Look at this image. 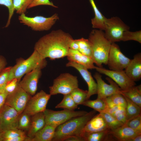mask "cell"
I'll return each instance as SVG.
<instances>
[{"mask_svg": "<svg viewBox=\"0 0 141 141\" xmlns=\"http://www.w3.org/2000/svg\"><path fill=\"white\" fill-rule=\"evenodd\" d=\"M107 108L115 106H119L126 109L127 103L124 96L120 93H116L108 96L104 99Z\"/></svg>", "mask_w": 141, "mask_h": 141, "instance_id": "obj_25", "label": "cell"}, {"mask_svg": "<svg viewBox=\"0 0 141 141\" xmlns=\"http://www.w3.org/2000/svg\"><path fill=\"white\" fill-rule=\"evenodd\" d=\"M13 1V0H0V5L6 7L9 11L8 18L5 27H7L10 25L11 19L15 11Z\"/></svg>", "mask_w": 141, "mask_h": 141, "instance_id": "obj_39", "label": "cell"}, {"mask_svg": "<svg viewBox=\"0 0 141 141\" xmlns=\"http://www.w3.org/2000/svg\"><path fill=\"white\" fill-rule=\"evenodd\" d=\"M31 116V125L27 134V136L31 139L46 124L43 112L39 113Z\"/></svg>", "mask_w": 141, "mask_h": 141, "instance_id": "obj_21", "label": "cell"}, {"mask_svg": "<svg viewBox=\"0 0 141 141\" xmlns=\"http://www.w3.org/2000/svg\"><path fill=\"white\" fill-rule=\"evenodd\" d=\"M66 141H85L84 138L80 136H75L69 137L66 139Z\"/></svg>", "mask_w": 141, "mask_h": 141, "instance_id": "obj_45", "label": "cell"}, {"mask_svg": "<svg viewBox=\"0 0 141 141\" xmlns=\"http://www.w3.org/2000/svg\"><path fill=\"white\" fill-rule=\"evenodd\" d=\"M31 116L23 112L20 114L18 120L17 128L24 131H27L31 125Z\"/></svg>", "mask_w": 141, "mask_h": 141, "instance_id": "obj_31", "label": "cell"}, {"mask_svg": "<svg viewBox=\"0 0 141 141\" xmlns=\"http://www.w3.org/2000/svg\"><path fill=\"white\" fill-rule=\"evenodd\" d=\"M109 134L115 141H128L139 134L133 129L124 124L119 127L109 130Z\"/></svg>", "mask_w": 141, "mask_h": 141, "instance_id": "obj_19", "label": "cell"}, {"mask_svg": "<svg viewBox=\"0 0 141 141\" xmlns=\"http://www.w3.org/2000/svg\"><path fill=\"white\" fill-rule=\"evenodd\" d=\"M76 40L79 46L78 51L92 59L91 48L88 39L82 38Z\"/></svg>", "mask_w": 141, "mask_h": 141, "instance_id": "obj_30", "label": "cell"}, {"mask_svg": "<svg viewBox=\"0 0 141 141\" xmlns=\"http://www.w3.org/2000/svg\"><path fill=\"white\" fill-rule=\"evenodd\" d=\"M31 97L18 85L13 92L8 95L5 104L13 108L20 114L24 111Z\"/></svg>", "mask_w": 141, "mask_h": 141, "instance_id": "obj_10", "label": "cell"}, {"mask_svg": "<svg viewBox=\"0 0 141 141\" xmlns=\"http://www.w3.org/2000/svg\"><path fill=\"white\" fill-rule=\"evenodd\" d=\"M96 111L93 110L85 115L73 118L58 126L56 128L52 141H64L69 137L75 136L84 138V128L87 122L96 115Z\"/></svg>", "mask_w": 141, "mask_h": 141, "instance_id": "obj_2", "label": "cell"}, {"mask_svg": "<svg viewBox=\"0 0 141 141\" xmlns=\"http://www.w3.org/2000/svg\"><path fill=\"white\" fill-rule=\"evenodd\" d=\"M110 130L103 116L100 113L95 115L85 125L83 132L84 138L91 133Z\"/></svg>", "mask_w": 141, "mask_h": 141, "instance_id": "obj_17", "label": "cell"}, {"mask_svg": "<svg viewBox=\"0 0 141 141\" xmlns=\"http://www.w3.org/2000/svg\"><path fill=\"white\" fill-rule=\"evenodd\" d=\"M8 95L5 92L0 93V111L5 104Z\"/></svg>", "mask_w": 141, "mask_h": 141, "instance_id": "obj_43", "label": "cell"}, {"mask_svg": "<svg viewBox=\"0 0 141 141\" xmlns=\"http://www.w3.org/2000/svg\"><path fill=\"white\" fill-rule=\"evenodd\" d=\"M69 48L73 50H78L79 46L76 39H72L70 43Z\"/></svg>", "mask_w": 141, "mask_h": 141, "instance_id": "obj_44", "label": "cell"}, {"mask_svg": "<svg viewBox=\"0 0 141 141\" xmlns=\"http://www.w3.org/2000/svg\"><path fill=\"white\" fill-rule=\"evenodd\" d=\"M33 96L30 98L23 111L31 116L43 112L46 109L51 95L41 90Z\"/></svg>", "mask_w": 141, "mask_h": 141, "instance_id": "obj_12", "label": "cell"}, {"mask_svg": "<svg viewBox=\"0 0 141 141\" xmlns=\"http://www.w3.org/2000/svg\"><path fill=\"white\" fill-rule=\"evenodd\" d=\"M99 113L104 118L110 130L115 129L124 124L118 121L113 116L108 113L102 112Z\"/></svg>", "mask_w": 141, "mask_h": 141, "instance_id": "obj_34", "label": "cell"}, {"mask_svg": "<svg viewBox=\"0 0 141 141\" xmlns=\"http://www.w3.org/2000/svg\"><path fill=\"white\" fill-rule=\"evenodd\" d=\"M139 134H141V114L127 121L125 124Z\"/></svg>", "mask_w": 141, "mask_h": 141, "instance_id": "obj_36", "label": "cell"}, {"mask_svg": "<svg viewBox=\"0 0 141 141\" xmlns=\"http://www.w3.org/2000/svg\"><path fill=\"white\" fill-rule=\"evenodd\" d=\"M56 127L45 125L31 139L30 141H51L54 137Z\"/></svg>", "mask_w": 141, "mask_h": 141, "instance_id": "obj_22", "label": "cell"}, {"mask_svg": "<svg viewBox=\"0 0 141 141\" xmlns=\"http://www.w3.org/2000/svg\"><path fill=\"white\" fill-rule=\"evenodd\" d=\"M11 66L5 67L0 72V93L5 92V89L8 81Z\"/></svg>", "mask_w": 141, "mask_h": 141, "instance_id": "obj_37", "label": "cell"}, {"mask_svg": "<svg viewBox=\"0 0 141 141\" xmlns=\"http://www.w3.org/2000/svg\"><path fill=\"white\" fill-rule=\"evenodd\" d=\"M19 81L16 78L8 81L5 86L4 92L8 94L13 92L18 86Z\"/></svg>", "mask_w": 141, "mask_h": 141, "instance_id": "obj_41", "label": "cell"}, {"mask_svg": "<svg viewBox=\"0 0 141 141\" xmlns=\"http://www.w3.org/2000/svg\"><path fill=\"white\" fill-rule=\"evenodd\" d=\"M3 131L2 130L1 127V122H0V133L1 132H3Z\"/></svg>", "mask_w": 141, "mask_h": 141, "instance_id": "obj_49", "label": "cell"}, {"mask_svg": "<svg viewBox=\"0 0 141 141\" xmlns=\"http://www.w3.org/2000/svg\"><path fill=\"white\" fill-rule=\"evenodd\" d=\"M93 9L95 16L91 20L92 27L104 30L105 22L106 18L101 12L97 8L93 0H89Z\"/></svg>", "mask_w": 141, "mask_h": 141, "instance_id": "obj_23", "label": "cell"}, {"mask_svg": "<svg viewBox=\"0 0 141 141\" xmlns=\"http://www.w3.org/2000/svg\"><path fill=\"white\" fill-rule=\"evenodd\" d=\"M95 69L99 73L111 79L119 86L122 91H126L136 85L135 81L128 77L124 70H113L95 66Z\"/></svg>", "mask_w": 141, "mask_h": 141, "instance_id": "obj_9", "label": "cell"}, {"mask_svg": "<svg viewBox=\"0 0 141 141\" xmlns=\"http://www.w3.org/2000/svg\"><path fill=\"white\" fill-rule=\"evenodd\" d=\"M78 105L74 102L70 93L64 95L62 100L56 105L55 108L74 110L77 108Z\"/></svg>", "mask_w": 141, "mask_h": 141, "instance_id": "obj_29", "label": "cell"}, {"mask_svg": "<svg viewBox=\"0 0 141 141\" xmlns=\"http://www.w3.org/2000/svg\"><path fill=\"white\" fill-rule=\"evenodd\" d=\"M25 134V132L24 131L18 128L3 131L2 133L3 141H7L10 139Z\"/></svg>", "mask_w": 141, "mask_h": 141, "instance_id": "obj_38", "label": "cell"}, {"mask_svg": "<svg viewBox=\"0 0 141 141\" xmlns=\"http://www.w3.org/2000/svg\"><path fill=\"white\" fill-rule=\"evenodd\" d=\"M20 114L14 108L5 104L0 111V120L3 131L17 128Z\"/></svg>", "mask_w": 141, "mask_h": 141, "instance_id": "obj_14", "label": "cell"}, {"mask_svg": "<svg viewBox=\"0 0 141 141\" xmlns=\"http://www.w3.org/2000/svg\"><path fill=\"white\" fill-rule=\"evenodd\" d=\"M7 64L5 59L3 57L0 56V72L5 67Z\"/></svg>", "mask_w": 141, "mask_h": 141, "instance_id": "obj_46", "label": "cell"}, {"mask_svg": "<svg viewBox=\"0 0 141 141\" xmlns=\"http://www.w3.org/2000/svg\"><path fill=\"white\" fill-rule=\"evenodd\" d=\"M93 76L97 84V98L104 99L115 94H121L122 90L109 77H107L106 78L110 84H108L102 79V75L99 73H96Z\"/></svg>", "mask_w": 141, "mask_h": 141, "instance_id": "obj_13", "label": "cell"}, {"mask_svg": "<svg viewBox=\"0 0 141 141\" xmlns=\"http://www.w3.org/2000/svg\"><path fill=\"white\" fill-rule=\"evenodd\" d=\"M47 64L46 59L34 50L31 55L26 59L22 58L17 59L16 64L11 66L8 81L14 78H16L20 81L24 75L36 69H42Z\"/></svg>", "mask_w": 141, "mask_h": 141, "instance_id": "obj_4", "label": "cell"}, {"mask_svg": "<svg viewBox=\"0 0 141 141\" xmlns=\"http://www.w3.org/2000/svg\"><path fill=\"white\" fill-rule=\"evenodd\" d=\"M111 115L123 124H125L127 122L126 109L123 107H121Z\"/></svg>", "mask_w": 141, "mask_h": 141, "instance_id": "obj_40", "label": "cell"}, {"mask_svg": "<svg viewBox=\"0 0 141 141\" xmlns=\"http://www.w3.org/2000/svg\"><path fill=\"white\" fill-rule=\"evenodd\" d=\"M129 29V27L118 17L106 18L104 35L111 43L121 41L124 32Z\"/></svg>", "mask_w": 141, "mask_h": 141, "instance_id": "obj_8", "label": "cell"}, {"mask_svg": "<svg viewBox=\"0 0 141 141\" xmlns=\"http://www.w3.org/2000/svg\"><path fill=\"white\" fill-rule=\"evenodd\" d=\"M124 97L127 103L126 111L127 121L141 114V107L128 98Z\"/></svg>", "mask_w": 141, "mask_h": 141, "instance_id": "obj_26", "label": "cell"}, {"mask_svg": "<svg viewBox=\"0 0 141 141\" xmlns=\"http://www.w3.org/2000/svg\"><path fill=\"white\" fill-rule=\"evenodd\" d=\"M78 87L77 77L69 73H64L54 80L52 85L49 87V94L51 95L58 94L66 95L70 94Z\"/></svg>", "mask_w": 141, "mask_h": 141, "instance_id": "obj_5", "label": "cell"}, {"mask_svg": "<svg viewBox=\"0 0 141 141\" xmlns=\"http://www.w3.org/2000/svg\"><path fill=\"white\" fill-rule=\"evenodd\" d=\"M41 70L36 69L26 74L19 83V86L31 95L36 94L38 82L42 75Z\"/></svg>", "mask_w": 141, "mask_h": 141, "instance_id": "obj_15", "label": "cell"}, {"mask_svg": "<svg viewBox=\"0 0 141 141\" xmlns=\"http://www.w3.org/2000/svg\"><path fill=\"white\" fill-rule=\"evenodd\" d=\"M43 112L45 125L56 127L73 118L85 115L88 113L84 110L75 111L64 109L54 111L48 109H46Z\"/></svg>", "mask_w": 141, "mask_h": 141, "instance_id": "obj_7", "label": "cell"}, {"mask_svg": "<svg viewBox=\"0 0 141 141\" xmlns=\"http://www.w3.org/2000/svg\"><path fill=\"white\" fill-rule=\"evenodd\" d=\"M34 0H13L15 11L20 15L25 13L29 6Z\"/></svg>", "mask_w": 141, "mask_h": 141, "instance_id": "obj_33", "label": "cell"}, {"mask_svg": "<svg viewBox=\"0 0 141 141\" xmlns=\"http://www.w3.org/2000/svg\"><path fill=\"white\" fill-rule=\"evenodd\" d=\"M59 18L58 14L57 13H55L48 17L41 16L29 17L26 16L25 13L21 14L18 17V19L20 23L36 31L49 30Z\"/></svg>", "mask_w": 141, "mask_h": 141, "instance_id": "obj_6", "label": "cell"}, {"mask_svg": "<svg viewBox=\"0 0 141 141\" xmlns=\"http://www.w3.org/2000/svg\"><path fill=\"white\" fill-rule=\"evenodd\" d=\"M130 40H134L141 43V31L132 32L129 30L125 31L123 33L121 41H126Z\"/></svg>", "mask_w": 141, "mask_h": 141, "instance_id": "obj_35", "label": "cell"}, {"mask_svg": "<svg viewBox=\"0 0 141 141\" xmlns=\"http://www.w3.org/2000/svg\"><path fill=\"white\" fill-rule=\"evenodd\" d=\"M66 66L72 67L76 69L86 83L88 86V90L86 100H88L92 96L97 94V83L88 69L81 65L70 61H69L66 63Z\"/></svg>", "mask_w": 141, "mask_h": 141, "instance_id": "obj_16", "label": "cell"}, {"mask_svg": "<svg viewBox=\"0 0 141 141\" xmlns=\"http://www.w3.org/2000/svg\"><path fill=\"white\" fill-rule=\"evenodd\" d=\"M90 44L92 58L97 66L107 65L108 57L111 43L105 37L102 30L94 29L88 39Z\"/></svg>", "mask_w": 141, "mask_h": 141, "instance_id": "obj_3", "label": "cell"}, {"mask_svg": "<svg viewBox=\"0 0 141 141\" xmlns=\"http://www.w3.org/2000/svg\"><path fill=\"white\" fill-rule=\"evenodd\" d=\"M82 105L93 108L99 113L103 112L107 108L104 99L97 98L93 100H87Z\"/></svg>", "mask_w": 141, "mask_h": 141, "instance_id": "obj_28", "label": "cell"}, {"mask_svg": "<svg viewBox=\"0 0 141 141\" xmlns=\"http://www.w3.org/2000/svg\"><path fill=\"white\" fill-rule=\"evenodd\" d=\"M109 130L89 134L85 137V141H114L109 133Z\"/></svg>", "mask_w": 141, "mask_h": 141, "instance_id": "obj_27", "label": "cell"}, {"mask_svg": "<svg viewBox=\"0 0 141 141\" xmlns=\"http://www.w3.org/2000/svg\"><path fill=\"white\" fill-rule=\"evenodd\" d=\"M40 5H48L57 8L58 7L55 5L52 2L49 0H34L29 6L28 9Z\"/></svg>", "mask_w": 141, "mask_h": 141, "instance_id": "obj_42", "label": "cell"}, {"mask_svg": "<svg viewBox=\"0 0 141 141\" xmlns=\"http://www.w3.org/2000/svg\"><path fill=\"white\" fill-rule=\"evenodd\" d=\"M131 60L122 53L117 44L115 43H111L108 54L107 63L109 69L124 70L128 66Z\"/></svg>", "mask_w": 141, "mask_h": 141, "instance_id": "obj_11", "label": "cell"}, {"mask_svg": "<svg viewBox=\"0 0 141 141\" xmlns=\"http://www.w3.org/2000/svg\"><path fill=\"white\" fill-rule=\"evenodd\" d=\"M2 132L0 133V141H3V140L2 135Z\"/></svg>", "mask_w": 141, "mask_h": 141, "instance_id": "obj_48", "label": "cell"}, {"mask_svg": "<svg viewBox=\"0 0 141 141\" xmlns=\"http://www.w3.org/2000/svg\"><path fill=\"white\" fill-rule=\"evenodd\" d=\"M73 39L61 30H53L41 37L35 43L34 50L44 58L54 60L66 56Z\"/></svg>", "mask_w": 141, "mask_h": 141, "instance_id": "obj_1", "label": "cell"}, {"mask_svg": "<svg viewBox=\"0 0 141 141\" xmlns=\"http://www.w3.org/2000/svg\"><path fill=\"white\" fill-rule=\"evenodd\" d=\"M127 75L134 81L139 80L141 78V54L135 55L133 59L125 69Z\"/></svg>", "mask_w": 141, "mask_h": 141, "instance_id": "obj_18", "label": "cell"}, {"mask_svg": "<svg viewBox=\"0 0 141 141\" xmlns=\"http://www.w3.org/2000/svg\"><path fill=\"white\" fill-rule=\"evenodd\" d=\"M87 91L78 87L73 90L70 94L75 102L77 105H82L86 100Z\"/></svg>", "mask_w": 141, "mask_h": 141, "instance_id": "obj_32", "label": "cell"}, {"mask_svg": "<svg viewBox=\"0 0 141 141\" xmlns=\"http://www.w3.org/2000/svg\"><path fill=\"white\" fill-rule=\"evenodd\" d=\"M141 134L138 135L133 138H131L128 141H141Z\"/></svg>", "mask_w": 141, "mask_h": 141, "instance_id": "obj_47", "label": "cell"}, {"mask_svg": "<svg viewBox=\"0 0 141 141\" xmlns=\"http://www.w3.org/2000/svg\"><path fill=\"white\" fill-rule=\"evenodd\" d=\"M121 94L141 107V86H133L125 91H122Z\"/></svg>", "mask_w": 141, "mask_h": 141, "instance_id": "obj_24", "label": "cell"}, {"mask_svg": "<svg viewBox=\"0 0 141 141\" xmlns=\"http://www.w3.org/2000/svg\"><path fill=\"white\" fill-rule=\"evenodd\" d=\"M66 56L69 61L81 65L88 69H95V66L92 59L83 54L78 50L70 49Z\"/></svg>", "mask_w": 141, "mask_h": 141, "instance_id": "obj_20", "label": "cell"}]
</instances>
